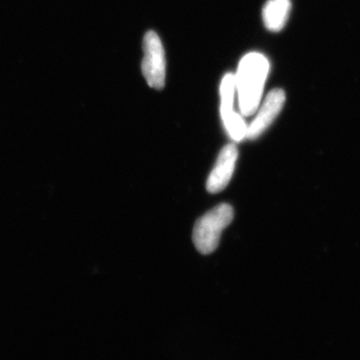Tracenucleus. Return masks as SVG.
<instances>
[{"mask_svg":"<svg viewBox=\"0 0 360 360\" xmlns=\"http://www.w3.org/2000/svg\"><path fill=\"white\" fill-rule=\"evenodd\" d=\"M290 0H269L262 11L265 27L269 32H281L290 18Z\"/></svg>","mask_w":360,"mask_h":360,"instance_id":"6","label":"nucleus"},{"mask_svg":"<svg viewBox=\"0 0 360 360\" xmlns=\"http://www.w3.org/2000/svg\"><path fill=\"white\" fill-rule=\"evenodd\" d=\"M222 122H224L227 134H229V136H231L234 141H241L246 137L248 125H246L241 115H238V112H234L233 115L225 118Z\"/></svg>","mask_w":360,"mask_h":360,"instance_id":"8","label":"nucleus"},{"mask_svg":"<svg viewBox=\"0 0 360 360\" xmlns=\"http://www.w3.org/2000/svg\"><path fill=\"white\" fill-rule=\"evenodd\" d=\"M284 103H285V94L283 90L281 89L271 90L265 97L262 108L257 110V115L255 120L248 125L246 137L250 141H255L264 134L281 113Z\"/></svg>","mask_w":360,"mask_h":360,"instance_id":"4","label":"nucleus"},{"mask_svg":"<svg viewBox=\"0 0 360 360\" xmlns=\"http://www.w3.org/2000/svg\"><path fill=\"white\" fill-rule=\"evenodd\" d=\"M143 51L142 75L151 89H162L167 75V60L165 47L156 32L146 33L143 40Z\"/></svg>","mask_w":360,"mask_h":360,"instance_id":"3","label":"nucleus"},{"mask_svg":"<svg viewBox=\"0 0 360 360\" xmlns=\"http://www.w3.org/2000/svg\"><path fill=\"white\" fill-rule=\"evenodd\" d=\"M234 210L231 205L221 203L196 221L193 243L202 255H210L219 248L222 231L233 220Z\"/></svg>","mask_w":360,"mask_h":360,"instance_id":"2","label":"nucleus"},{"mask_svg":"<svg viewBox=\"0 0 360 360\" xmlns=\"http://www.w3.org/2000/svg\"><path fill=\"white\" fill-rule=\"evenodd\" d=\"M236 78L231 73H227L222 78L220 84V115L222 120L233 115L234 94H236Z\"/></svg>","mask_w":360,"mask_h":360,"instance_id":"7","label":"nucleus"},{"mask_svg":"<svg viewBox=\"0 0 360 360\" xmlns=\"http://www.w3.org/2000/svg\"><path fill=\"white\" fill-rule=\"evenodd\" d=\"M238 158V149L236 144H227L221 149L215 167L208 176L206 188L208 193H219L224 191L231 181Z\"/></svg>","mask_w":360,"mask_h":360,"instance_id":"5","label":"nucleus"},{"mask_svg":"<svg viewBox=\"0 0 360 360\" xmlns=\"http://www.w3.org/2000/svg\"><path fill=\"white\" fill-rule=\"evenodd\" d=\"M269 72V61L264 54L251 52L241 59L234 75L241 115L257 112Z\"/></svg>","mask_w":360,"mask_h":360,"instance_id":"1","label":"nucleus"}]
</instances>
